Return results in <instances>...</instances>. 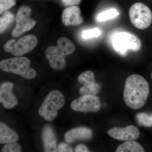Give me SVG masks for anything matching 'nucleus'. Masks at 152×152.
<instances>
[{
    "mask_svg": "<svg viewBox=\"0 0 152 152\" xmlns=\"http://www.w3.org/2000/svg\"><path fill=\"white\" fill-rule=\"evenodd\" d=\"M65 104V98L59 91L54 90L50 92L45 99L39 110L40 116L46 121H51L56 118L58 111Z\"/></svg>",
    "mask_w": 152,
    "mask_h": 152,
    "instance_id": "3",
    "label": "nucleus"
},
{
    "mask_svg": "<svg viewBox=\"0 0 152 152\" xmlns=\"http://www.w3.org/2000/svg\"><path fill=\"white\" fill-rule=\"evenodd\" d=\"M93 137L91 130L86 127H79L68 131L64 135V139L68 143H72L76 141L88 140Z\"/></svg>",
    "mask_w": 152,
    "mask_h": 152,
    "instance_id": "13",
    "label": "nucleus"
},
{
    "mask_svg": "<svg viewBox=\"0 0 152 152\" xmlns=\"http://www.w3.org/2000/svg\"><path fill=\"white\" fill-rule=\"evenodd\" d=\"M100 85L95 81L84 85L80 88V93L82 96L96 95L100 91Z\"/></svg>",
    "mask_w": 152,
    "mask_h": 152,
    "instance_id": "19",
    "label": "nucleus"
},
{
    "mask_svg": "<svg viewBox=\"0 0 152 152\" xmlns=\"http://www.w3.org/2000/svg\"><path fill=\"white\" fill-rule=\"evenodd\" d=\"M63 23L67 26H78L83 22L81 10L77 6H71L65 9L62 15Z\"/></svg>",
    "mask_w": 152,
    "mask_h": 152,
    "instance_id": "12",
    "label": "nucleus"
},
{
    "mask_svg": "<svg viewBox=\"0 0 152 152\" xmlns=\"http://www.w3.org/2000/svg\"><path fill=\"white\" fill-rule=\"evenodd\" d=\"M151 78L152 80V72L151 74Z\"/></svg>",
    "mask_w": 152,
    "mask_h": 152,
    "instance_id": "29",
    "label": "nucleus"
},
{
    "mask_svg": "<svg viewBox=\"0 0 152 152\" xmlns=\"http://www.w3.org/2000/svg\"><path fill=\"white\" fill-rule=\"evenodd\" d=\"M75 151L77 152H90L87 147L83 144H80V145H77L76 147Z\"/></svg>",
    "mask_w": 152,
    "mask_h": 152,
    "instance_id": "28",
    "label": "nucleus"
},
{
    "mask_svg": "<svg viewBox=\"0 0 152 152\" xmlns=\"http://www.w3.org/2000/svg\"><path fill=\"white\" fill-rule=\"evenodd\" d=\"M21 147L19 144L15 142L9 143L5 145L2 149L3 152H21Z\"/></svg>",
    "mask_w": 152,
    "mask_h": 152,
    "instance_id": "25",
    "label": "nucleus"
},
{
    "mask_svg": "<svg viewBox=\"0 0 152 152\" xmlns=\"http://www.w3.org/2000/svg\"><path fill=\"white\" fill-rule=\"evenodd\" d=\"M107 133L113 138L126 141L136 140L140 135L138 128L132 125L125 128H113L109 130Z\"/></svg>",
    "mask_w": 152,
    "mask_h": 152,
    "instance_id": "10",
    "label": "nucleus"
},
{
    "mask_svg": "<svg viewBox=\"0 0 152 152\" xmlns=\"http://www.w3.org/2000/svg\"><path fill=\"white\" fill-rule=\"evenodd\" d=\"M45 56L52 69L61 70L65 68V58L67 55L58 47H49L46 50Z\"/></svg>",
    "mask_w": 152,
    "mask_h": 152,
    "instance_id": "9",
    "label": "nucleus"
},
{
    "mask_svg": "<svg viewBox=\"0 0 152 152\" xmlns=\"http://www.w3.org/2000/svg\"><path fill=\"white\" fill-rule=\"evenodd\" d=\"M15 19L14 14L6 11L0 17V34L3 33L12 24Z\"/></svg>",
    "mask_w": 152,
    "mask_h": 152,
    "instance_id": "18",
    "label": "nucleus"
},
{
    "mask_svg": "<svg viewBox=\"0 0 152 152\" xmlns=\"http://www.w3.org/2000/svg\"><path fill=\"white\" fill-rule=\"evenodd\" d=\"M31 10L27 6H22L19 8L16 17L15 27L12 32L13 37H17L35 26L36 21L30 18Z\"/></svg>",
    "mask_w": 152,
    "mask_h": 152,
    "instance_id": "7",
    "label": "nucleus"
},
{
    "mask_svg": "<svg viewBox=\"0 0 152 152\" xmlns=\"http://www.w3.org/2000/svg\"><path fill=\"white\" fill-rule=\"evenodd\" d=\"M13 84L4 82L0 84V103L6 109L13 108L18 103V101L12 92Z\"/></svg>",
    "mask_w": 152,
    "mask_h": 152,
    "instance_id": "11",
    "label": "nucleus"
},
{
    "mask_svg": "<svg viewBox=\"0 0 152 152\" xmlns=\"http://www.w3.org/2000/svg\"><path fill=\"white\" fill-rule=\"evenodd\" d=\"M145 151L140 144L134 141H127L118 147L116 152H143Z\"/></svg>",
    "mask_w": 152,
    "mask_h": 152,
    "instance_id": "16",
    "label": "nucleus"
},
{
    "mask_svg": "<svg viewBox=\"0 0 152 152\" xmlns=\"http://www.w3.org/2000/svg\"><path fill=\"white\" fill-rule=\"evenodd\" d=\"M82 0H61L64 5L66 7L77 6L79 4Z\"/></svg>",
    "mask_w": 152,
    "mask_h": 152,
    "instance_id": "27",
    "label": "nucleus"
},
{
    "mask_svg": "<svg viewBox=\"0 0 152 152\" xmlns=\"http://www.w3.org/2000/svg\"><path fill=\"white\" fill-rule=\"evenodd\" d=\"M119 15L116 9H111L101 13L98 15L97 19L99 22H103L109 19H113Z\"/></svg>",
    "mask_w": 152,
    "mask_h": 152,
    "instance_id": "21",
    "label": "nucleus"
},
{
    "mask_svg": "<svg viewBox=\"0 0 152 152\" xmlns=\"http://www.w3.org/2000/svg\"><path fill=\"white\" fill-rule=\"evenodd\" d=\"M148 83L144 77L134 74L127 77L125 82L124 99L126 105L133 110L143 107L149 94Z\"/></svg>",
    "mask_w": 152,
    "mask_h": 152,
    "instance_id": "1",
    "label": "nucleus"
},
{
    "mask_svg": "<svg viewBox=\"0 0 152 152\" xmlns=\"http://www.w3.org/2000/svg\"><path fill=\"white\" fill-rule=\"evenodd\" d=\"M112 44L117 52L124 55L129 50L139 51L142 47L140 39L134 34L128 32H120L114 35Z\"/></svg>",
    "mask_w": 152,
    "mask_h": 152,
    "instance_id": "4",
    "label": "nucleus"
},
{
    "mask_svg": "<svg viewBox=\"0 0 152 152\" xmlns=\"http://www.w3.org/2000/svg\"><path fill=\"white\" fill-rule=\"evenodd\" d=\"M71 107L75 111L95 113L100 109L101 103L96 95H83L73 101Z\"/></svg>",
    "mask_w": 152,
    "mask_h": 152,
    "instance_id": "8",
    "label": "nucleus"
},
{
    "mask_svg": "<svg viewBox=\"0 0 152 152\" xmlns=\"http://www.w3.org/2000/svg\"><path fill=\"white\" fill-rule=\"evenodd\" d=\"M19 136L15 131L7 125L0 123V144H7L16 142Z\"/></svg>",
    "mask_w": 152,
    "mask_h": 152,
    "instance_id": "15",
    "label": "nucleus"
},
{
    "mask_svg": "<svg viewBox=\"0 0 152 152\" xmlns=\"http://www.w3.org/2000/svg\"><path fill=\"white\" fill-rule=\"evenodd\" d=\"M129 17L132 24L139 29H145L152 23L151 11L143 3H136L132 5L129 10Z\"/></svg>",
    "mask_w": 152,
    "mask_h": 152,
    "instance_id": "5",
    "label": "nucleus"
},
{
    "mask_svg": "<svg viewBox=\"0 0 152 152\" xmlns=\"http://www.w3.org/2000/svg\"><path fill=\"white\" fill-rule=\"evenodd\" d=\"M58 152H73V149L67 144L61 143L58 145Z\"/></svg>",
    "mask_w": 152,
    "mask_h": 152,
    "instance_id": "26",
    "label": "nucleus"
},
{
    "mask_svg": "<svg viewBox=\"0 0 152 152\" xmlns=\"http://www.w3.org/2000/svg\"><path fill=\"white\" fill-rule=\"evenodd\" d=\"M136 118L140 125L148 127H152V113H139L137 114Z\"/></svg>",
    "mask_w": 152,
    "mask_h": 152,
    "instance_id": "20",
    "label": "nucleus"
},
{
    "mask_svg": "<svg viewBox=\"0 0 152 152\" xmlns=\"http://www.w3.org/2000/svg\"><path fill=\"white\" fill-rule=\"evenodd\" d=\"M16 0H0V15L15 5Z\"/></svg>",
    "mask_w": 152,
    "mask_h": 152,
    "instance_id": "23",
    "label": "nucleus"
},
{
    "mask_svg": "<svg viewBox=\"0 0 152 152\" xmlns=\"http://www.w3.org/2000/svg\"><path fill=\"white\" fill-rule=\"evenodd\" d=\"M78 81L83 85L95 82V75L91 71H87L81 74L78 77Z\"/></svg>",
    "mask_w": 152,
    "mask_h": 152,
    "instance_id": "22",
    "label": "nucleus"
},
{
    "mask_svg": "<svg viewBox=\"0 0 152 152\" xmlns=\"http://www.w3.org/2000/svg\"><path fill=\"white\" fill-rule=\"evenodd\" d=\"M101 31L98 28L85 30L82 33V37L85 39L98 37L101 34Z\"/></svg>",
    "mask_w": 152,
    "mask_h": 152,
    "instance_id": "24",
    "label": "nucleus"
},
{
    "mask_svg": "<svg viewBox=\"0 0 152 152\" xmlns=\"http://www.w3.org/2000/svg\"><path fill=\"white\" fill-rule=\"evenodd\" d=\"M37 44V38L35 36L29 35L17 41L14 39L10 40L5 44L4 49L14 56H20L32 51Z\"/></svg>",
    "mask_w": 152,
    "mask_h": 152,
    "instance_id": "6",
    "label": "nucleus"
},
{
    "mask_svg": "<svg viewBox=\"0 0 152 152\" xmlns=\"http://www.w3.org/2000/svg\"><path fill=\"white\" fill-rule=\"evenodd\" d=\"M45 152H57L56 138L53 130L50 126H46L42 133Z\"/></svg>",
    "mask_w": 152,
    "mask_h": 152,
    "instance_id": "14",
    "label": "nucleus"
},
{
    "mask_svg": "<svg viewBox=\"0 0 152 152\" xmlns=\"http://www.w3.org/2000/svg\"><path fill=\"white\" fill-rule=\"evenodd\" d=\"M30 60L25 57H17L2 60L0 69L4 72L19 75L26 79L34 78L37 72L30 67Z\"/></svg>",
    "mask_w": 152,
    "mask_h": 152,
    "instance_id": "2",
    "label": "nucleus"
},
{
    "mask_svg": "<svg viewBox=\"0 0 152 152\" xmlns=\"http://www.w3.org/2000/svg\"><path fill=\"white\" fill-rule=\"evenodd\" d=\"M57 46L62 50L67 56L72 54L76 49L73 42L69 39L65 37H61L58 39Z\"/></svg>",
    "mask_w": 152,
    "mask_h": 152,
    "instance_id": "17",
    "label": "nucleus"
}]
</instances>
